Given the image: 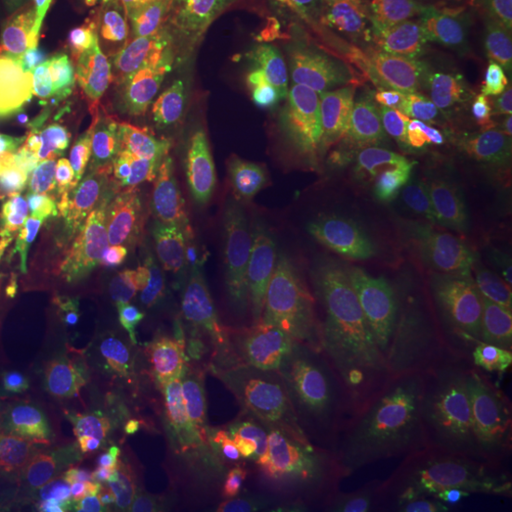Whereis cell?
<instances>
[{"instance_id":"74e56055","label":"cell","mask_w":512,"mask_h":512,"mask_svg":"<svg viewBox=\"0 0 512 512\" xmlns=\"http://www.w3.org/2000/svg\"><path fill=\"white\" fill-rule=\"evenodd\" d=\"M54 2L55 0H8V8L14 23L23 29L48 14Z\"/></svg>"},{"instance_id":"4fadbf2b","label":"cell","mask_w":512,"mask_h":512,"mask_svg":"<svg viewBox=\"0 0 512 512\" xmlns=\"http://www.w3.org/2000/svg\"><path fill=\"white\" fill-rule=\"evenodd\" d=\"M255 38L238 0L205 6L196 27V78L213 112H230L253 90L258 76Z\"/></svg>"},{"instance_id":"7a4b0ae2","label":"cell","mask_w":512,"mask_h":512,"mask_svg":"<svg viewBox=\"0 0 512 512\" xmlns=\"http://www.w3.org/2000/svg\"><path fill=\"white\" fill-rule=\"evenodd\" d=\"M346 118L342 101L319 126L285 135L236 167L239 213L249 226L281 232L293 224L332 148L342 143Z\"/></svg>"},{"instance_id":"d6986e66","label":"cell","mask_w":512,"mask_h":512,"mask_svg":"<svg viewBox=\"0 0 512 512\" xmlns=\"http://www.w3.org/2000/svg\"><path fill=\"white\" fill-rule=\"evenodd\" d=\"M92 124L107 183L103 205H116L145 186L150 167L148 131L131 107L109 109Z\"/></svg>"},{"instance_id":"7c38bea8","label":"cell","mask_w":512,"mask_h":512,"mask_svg":"<svg viewBox=\"0 0 512 512\" xmlns=\"http://www.w3.org/2000/svg\"><path fill=\"white\" fill-rule=\"evenodd\" d=\"M71 46L69 14L54 12L23 27L8 48L0 73V110L37 124L38 116L76 86L65 73Z\"/></svg>"},{"instance_id":"9a60e30c","label":"cell","mask_w":512,"mask_h":512,"mask_svg":"<svg viewBox=\"0 0 512 512\" xmlns=\"http://www.w3.org/2000/svg\"><path fill=\"white\" fill-rule=\"evenodd\" d=\"M321 327L239 300L224 325L222 349L234 384L274 376L283 366L310 361Z\"/></svg>"},{"instance_id":"603a6c76","label":"cell","mask_w":512,"mask_h":512,"mask_svg":"<svg viewBox=\"0 0 512 512\" xmlns=\"http://www.w3.org/2000/svg\"><path fill=\"white\" fill-rule=\"evenodd\" d=\"M55 431L54 401L42 387L16 395L0 421V473H27L46 454Z\"/></svg>"},{"instance_id":"5bb4252c","label":"cell","mask_w":512,"mask_h":512,"mask_svg":"<svg viewBox=\"0 0 512 512\" xmlns=\"http://www.w3.org/2000/svg\"><path fill=\"white\" fill-rule=\"evenodd\" d=\"M236 270L239 300L319 327L342 294L336 279L317 277L298 258L275 255L253 243H238Z\"/></svg>"},{"instance_id":"4dcf8cb0","label":"cell","mask_w":512,"mask_h":512,"mask_svg":"<svg viewBox=\"0 0 512 512\" xmlns=\"http://www.w3.org/2000/svg\"><path fill=\"white\" fill-rule=\"evenodd\" d=\"M25 325L59 353V349L63 348V344L69 340V336L80 323L71 308L42 291L37 300L27 306Z\"/></svg>"},{"instance_id":"8992f818","label":"cell","mask_w":512,"mask_h":512,"mask_svg":"<svg viewBox=\"0 0 512 512\" xmlns=\"http://www.w3.org/2000/svg\"><path fill=\"white\" fill-rule=\"evenodd\" d=\"M287 454V420L274 376L232 384L220 401L213 429L219 490L266 488Z\"/></svg>"},{"instance_id":"8fae6325","label":"cell","mask_w":512,"mask_h":512,"mask_svg":"<svg viewBox=\"0 0 512 512\" xmlns=\"http://www.w3.org/2000/svg\"><path fill=\"white\" fill-rule=\"evenodd\" d=\"M186 230L179 340L224 330L239 300L238 243L200 209L181 215Z\"/></svg>"},{"instance_id":"4316f807","label":"cell","mask_w":512,"mask_h":512,"mask_svg":"<svg viewBox=\"0 0 512 512\" xmlns=\"http://www.w3.org/2000/svg\"><path fill=\"white\" fill-rule=\"evenodd\" d=\"M57 355L25 323L10 330L0 342V401L42 387L54 372Z\"/></svg>"},{"instance_id":"8d00e7d4","label":"cell","mask_w":512,"mask_h":512,"mask_svg":"<svg viewBox=\"0 0 512 512\" xmlns=\"http://www.w3.org/2000/svg\"><path fill=\"white\" fill-rule=\"evenodd\" d=\"M370 512H408L404 507H399V499L387 482V473L372 475Z\"/></svg>"},{"instance_id":"83f0119b","label":"cell","mask_w":512,"mask_h":512,"mask_svg":"<svg viewBox=\"0 0 512 512\" xmlns=\"http://www.w3.org/2000/svg\"><path fill=\"white\" fill-rule=\"evenodd\" d=\"M52 401L57 421H61V431L74 437L90 442L99 435H110L118 429L109 395L95 387L55 384Z\"/></svg>"},{"instance_id":"d590c367","label":"cell","mask_w":512,"mask_h":512,"mask_svg":"<svg viewBox=\"0 0 512 512\" xmlns=\"http://www.w3.org/2000/svg\"><path fill=\"white\" fill-rule=\"evenodd\" d=\"M205 512H255V495L247 490H220Z\"/></svg>"},{"instance_id":"d4e9b609","label":"cell","mask_w":512,"mask_h":512,"mask_svg":"<svg viewBox=\"0 0 512 512\" xmlns=\"http://www.w3.org/2000/svg\"><path fill=\"white\" fill-rule=\"evenodd\" d=\"M186 249L154 277L141 302L139 325L147 338L148 376L162 363L183 313Z\"/></svg>"},{"instance_id":"60d3db41","label":"cell","mask_w":512,"mask_h":512,"mask_svg":"<svg viewBox=\"0 0 512 512\" xmlns=\"http://www.w3.org/2000/svg\"><path fill=\"white\" fill-rule=\"evenodd\" d=\"M25 308L27 306H8L0 308V342L2 338L12 329L19 327L25 319Z\"/></svg>"},{"instance_id":"9c48e42d","label":"cell","mask_w":512,"mask_h":512,"mask_svg":"<svg viewBox=\"0 0 512 512\" xmlns=\"http://www.w3.org/2000/svg\"><path fill=\"white\" fill-rule=\"evenodd\" d=\"M150 156L184 213L198 209L226 160L224 131L203 103L198 78L154 118Z\"/></svg>"},{"instance_id":"277c9868","label":"cell","mask_w":512,"mask_h":512,"mask_svg":"<svg viewBox=\"0 0 512 512\" xmlns=\"http://www.w3.org/2000/svg\"><path fill=\"white\" fill-rule=\"evenodd\" d=\"M224 330L179 340L139 391V406L129 435L131 463L147 476L169 440L202 404L213 387L232 380L224 359Z\"/></svg>"},{"instance_id":"cb8c5ba5","label":"cell","mask_w":512,"mask_h":512,"mask_svg":"<svg viewBox=\"0 0 512 512\" xmlns=\"http://www.w3.org/2000/svg\"><path fill=\"white\" fill-rule=\"evenodd\" d=\"M196 78V29L184 37H173L158 54L148 55L137 69L135 90L143 103L148 120L179 99Z\"/></svg>"},{"instance_id":"ffe728a7","label":"cell","mask_w":512,"mask_h":512,"mask_svg":"<svg viewBox=\"0 0 512 512\" xmlns=\"http://www.w3.org/2000/svg\"><path fill=\"white\" fill-rule=\"evenodd\" d=\"M456 344L473 401H499L512 391V327L465 311L456 321Z\"/></svg>"},{"instance_id":"d6a6232c","label":"cell","mask_w":512,"mask_h":512,"mask_svg":"<svg viewBox=\"0 0 512 512\" xmlns=\"http://www.w3.org/2000/svg\"><path fill=\"white\" fill-rule=\"evenodd\" d=\"M107 0H67L69 4V23H71V46L67 55L65 73L69 80L76 86L78 74H80V63L86 52L88 38L92 35L93 25L101 16V10Z\"/></svg>"},{"instance_id":"6da1fadb","label":"cell","mask_w":512,"mask_h":512,"mask_svg":"<svg viewBox=\"0 0 512 512\" xmlns=\"http://www.w3.org/2000/svg\"><path fill=\"white\" fill-rule=\"evenodd\" d=\"M476 0H348L336 42L370 97H384L427 40Z\"/></svg>"},{"instance_id":"836d02e7","label":"cell","mask_w":512,"mask_h":512,"mask_svg":"<svg viewBox=\"0 0 512 512\" xmlns=\"http://www.w3.org/2000/svg\"><path fill=\"white\" fill-rule=\"evenodd\" d=\"M52 279V272L27 274L12 268H0V308L31 306Z\"/></svg>"},{"instance_id":"ee69618b","label":"cell","mask_w":512,"mask_h":512,"mask_svg":"<svg viewBox=\"0 0 512 512\" xmlns=\"http://www.w3.org/2000/svg\"><path fill=\"white\" fill-rule=\"evenodd\" d=\"M495 118H499L507 128L512 131V93L503 101L499 103L494 109Z\"/></svg>"},{"instance_id":"52a82bcc","label":"cell","mask_w":512,"mask_h":512,"mask_svg":"<svg viewBox=\"0 0 512 512\" xmlns=\"http://www.w3.org/2000/svg\"><path fill=\"white\" fill-rule=\"evenodd\" d=\"M370 344L387 401L397 410H412L429 382L433 349L416 275L406 258L393 260L378 281Z\"/></svg>"},{"instance_id":"5b68a950","label":"cell","mask_w":512,"mask_h":512,"mask_svg":"<svg viewBox=\"0 0 512 512\" xmlns=\"http://www.w3.org/2000/svg\"><path fill=\"white\" fill-rule=\"evenodd\" d=\"M346 76L334 55L310 69L270 74L226 112V160L234 167L296 131L319 126L344 101Z\"/></svg>"},{"instance_id":"44dd1931","label":"cell","mask_w":512,"mask_h":512,"mask_svg":"<svg viewBox=\"0 0 512 512\" xmlns=\"http://www.w3.org/2000/svg\"><path fill=\"white\" fill-rule=\"evenodd\" d=\"M302 465L310 482L313 511L370 512L372 473L363 456L311 439Z\"/></svg>"},{"instance_id":"484cf974","label":"cell","mask_w":512,"mask_h":512,"mask_svg":"<svg viewBox=\"0 0 512 512\" xmlns=\"http://www.w3.org/2000/svg\"><path fill=\"white\" fill-rule=\"evenodd\" d=\"M110 319L80 323L57 355V384L97 387L112 378Z\"/></svg>"},{"instance_id":"f1b7e54d","label":"cell","mask_w":512,"mask_h":512,"mask_svg":"<svg viewBox=\"0 0 512 512\" xmlns=\"http://www.w3.org/2000/svg\"><path fill=\"white\" fill-rule=\"evenodd\" d=\"M86 444V440L65 431L55 435L46 454L37 463L31 492L27 495L23 511L35 505L38 512H55L57 499L71 480Z\"/></svg>"},{"instance_id":"bcb514c9","label":"cell","mask_w":512,"mask_h":512,"mask_svg":"<svg viewBox=\"0 0 512 512\" xmlns=\"http://www.w3.org/2000/svg\"><path fill=\"white\" fill-rule=\"evenodd\" d=\"M298 512H302V511H298Z\"/></svg>"},{"instance_id":"3957f363","label":"cell","mask_w":512,"mask_h":512,"mask_svg":"<svg viewBox=\"0 0 512 512\" xmlns=\"http://www.w3.org/2000/svg\"><path fill=\"white\" fill-rule=\"evenodd\" d=\"M302 418L311 439L363 456L372 475L387 473L365 387L348 348L346 319L330 311L317 334L302 395Z\"/></svg>"},{"instance_id":"2e32d148","label":"cell","mask_w":512,"mask_h":512,"mask_svg":"<svg viewBox=\"0 0 512 512\" xmlns=\"http://www.w3.org/2000/svg\"><path fill=\"white\" fill-rule=\"evenodd\" d=\"M446 456L448 512H501L503 463L490 421L476 401L452 404Z\"/></svg>"},{"instance_id":"f35d334b","label":"cell","mask_w":512,"mask_h":512,"mask_svg":"<svg viewBox=\"0 0 512 512\" xmlns=\"http://www.w3.org/2000/svg\"><path fill=\"white\" fill-rule=\"evenodd\" d=\"M495 169L503 181L505 200L512 209V135L495 150Z\"/></svg>"},{"instance_id":"e0dca14e","label":"cell","mask_w":512,"mask_h":512,"mask_svg":"<svg viewBox=\"0 0 512 512\" xmlns=\"http://www.w3.org/2000/svg\"><path fill=\"white\" fill-rule=\"evenodd\" d=\"M346 2L311 0L262 25L255 37L266 74L296 73L319 63L336 40Z\"/></svg>"},{"instance_id":"1f68e13d","label":"cell","mask_w":512,"mask_h":512,"mask_svg":"<svg viewBox=\"0 0 512 512\" xmlns=\"http://www.w3.org/2000/svg\"><path fill=\"white\" fill-rule=\"evenodd\" d=\"M93 120L92 105L76 95H61L38 116L37 128L50 145H65L78 129Z\"/></svg>"},{"instance_id":"b9f144b4","label":"cell","mask_w":512,"mask_h":512,"mask_svg":"<svg viewBox=\"0 0 512 512\" xmlns=\"http://www.w3.org/2000/svg\"><path fill=\"white\" fill-rule=\"evenodd\" d=\"M501 512H512V446L503 461V503Z\"/></svg>"},{"instance_id":"ac0fdd59","label":"cell","mask_w":512,"mask_h":512,"mask_svg":"<svg viewBox=\"0 0 512 512\" xmlns=\"http://www.w3.org/2000/svg\"><path fill=\"white\" fill-rule=\"evenodd\" d=\"M368 209V167L361 160H353L308 205L304 217L308 243L321 255L346 251L363 236Z\"/></svg>"},{"instance_id":"f6af8a7d","label":"cell","mask_w":512,"mask_h":512,"mask_svg":"<svg viewBox=\"0 0 512 512\" xmlns=\"http://www.w3.org/2000/svg\"><path fill=\"white\" fill-rule=\"evenodd\" d=\"M203 6H209V4H213V2H217V0H202Z\"/></svg>"},{"instance_id":"7bdbcfd3","label":"cell","mask_w":512,"mask_h":512,"mask_svg":"<svg viewBox=\"0 0 512 512\" xmlns=\"http://www.w3.org/2000/svg\"><path fill=\"white\" fill-rule=\"evenodd\" d=\"M35 241H37L38 247L42 249H55L57 247V236H55L54 230L48 228V226H42L35 232Z\"/></svg>"},{"instance_id":"f546056e","label":"cell","mask_w":512,"mask_h":512,"mask_svg":"<svg viewBox=\"0 0 512 512\" xmlns=\"http://www.w3.org/2000/svg\"><path fill=\"white\" fill-rule=\"evenodd\" d=\"M92 122L86 128L78 129L63 145L67 190L78 196L82 207L86 205L88 209L103 205L107 194L105 169Z\"/></svg>"},{"instance_id":"30bf717a","label":"cell","mask_w":512,"mask_h":512,"mask_svg":"<svg viewBox=\"0 0 512 512\" xmlns=\"http://www.w3.org/2000/svg\"><path fill=\"white\" fill-rule=\"evenodd\" d=\"M232 384L224 380L213 387L177 429L129 512H205L219 490L213 459L215 418Z\"/></svg>"},{"instance_id":"ba28073f","label":"cell","mask_w":512,"mask_h":512,"mask_svg":"<svg viewBox=\"0 0 512 512\" xmlns=\"http://www.w3.org/2000/svg\"><path fill=\"white\" fill-rule=\"evenodd\" d=\"M65 147L50 145L35 122L0 110V236L37 226L63 200Z\"/></svg>"},{"instance_id":"ab89813d","label":"cell","mask_w":512,"mask_h":512,"mask_svg":"<svg viewBox=\"0 0 512 512\" xmlns=\"http://www.w3.org/2000/svg\"><path fill=\"white\" fill-rule=\"evenodd\" d=\"M27 473H0V512H6L8 503L18 494Z\"/></svg>"},{"instance_id":"7402d4cb","label":"cell","mask_w":512,"mask_h":512,"mask_svg":"<svg viewBox=\"0 0 512 512\" xmlns=\"http://www.w3.org/2000/svg\"><path fill=\"white\" fill-rule=\"evenodd\" d=\"M82 291L74 304L78 323L110 319L126 311L141 285V266L133 255L116 247H103L76 260Z\"/></svg>"},{"instance_id":"e575fe53","label":"cell","mask_w":512,"mask_h":512,"mask_svg":"<svg viewBox=\"0 0 512 512\" xmlns=\"http://www.w3.org/2000/svg\"><path fill=\"white\" fill-rule=\"evenodd\" d=\"M238 2L251 23L253 33H256L268 21L279 18L281 14L291 12L298 6H304L311 0H238Z\"/></svg>"}]
</instances>
